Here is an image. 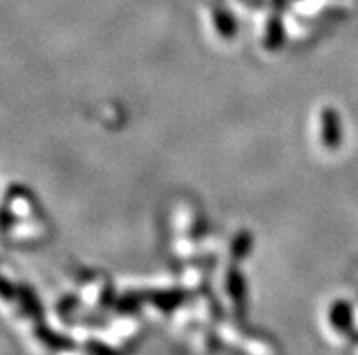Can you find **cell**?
<instances>
[{
    "instance_id": "7a4b0ae2",
    "label": "cell",
    "mask_w": 358,
    "mask_h": 355,
    "mask_svg": "<svg viewBox=\"0 0 358 355\" xmlns=\"http://www.w3.org/2000/svg\"><path fill=\"white\" fill-rule=\"evenodd\" d=\"M331 319L336 328H348L351 324V306L344 301L336 303L331 310Z\"/></svg>"
},
{
    "instance_id": "6da1fadb",
    "label": "cell",
    "mask_w": 358,
    "mask_h": 355,
    "mask_svg": "<svg viewBox=\"0 0 358 355\" xmlns=\"http://www.w3.org/2000/svg\"><path fill=\"white\" fill-rule=\"evenodd\" d=\"M324 139H326L327 145L335 147L338 144V120H336L335 113L333 111H327L324 113Z\"/></svg>"
}]
</instances>
